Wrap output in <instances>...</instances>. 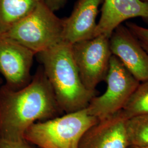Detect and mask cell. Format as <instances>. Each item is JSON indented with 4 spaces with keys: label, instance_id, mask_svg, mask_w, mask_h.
Here are the masks:
<instances>
[{
    "label": "cell",
    "instance_id": "6da1fadb",
    "mask_svg": "<svg viewBox=\"0 0 148 148\" xmlns=\"http://www.w3.org/2000/svg\"><path fill=\"white\" fill-rule=\"evenodd\" d=\"M62 113L41 66L24 87H0V138L23 139L34 123Z\"/></svg>",
    "mask_w": 148,
    "mask_h": 148
},
{
    "label": "cell",
    "instance_id": "7a4b0ae2",
    "mask_svg": "<svg viewBox=\"0 0 148 148\" xmlns=\"http://www.w3.org/2000/svg\"><path fill=\"white\" fill-rule=\"evenodd\" d=\"M65 114L85 109L96 96V90L85 87L74 61L71 45L62 42L36 54Z\"/></svg>",
    "mask_w": 148,
    "mask_h": 148
},
{
    "label": "cell",
    "instance_id": "3957f363",
    "mask_svg": "<svg viewBox=\"0 0 148 148\" xmlns=\"http://www.w3.org/2000/svg\"><path fill=\"white\" fill-rule=\"evenodd\" d=\"M98 121L85 108L34 123L24 139L39 148H79L86 132Z\"/></svg>",
    "mask_w": 148,
    "mask_h": 148
},
{
    "label": "cell",
    "instance_id": "277c9868",
    "mask_svg": "<svg viewBox=\"0 0 148 148\" xmlns=\"http://www.w3.org/2000/svg\"><path fill=\"white\" fill-rule=\"evenodd\" d=\"M64 19L44 2L5 33L35 54L64 42Z\"/></svg>",
    "mask_w": 148,
    "mask_h": 148
},
{
    "label": "cell",
    "instance_id": "5b68a950",
    "mask_svg": "<svg viewBox=\"0 0 148 148\" xmlns=\"http://www.w3.org/2000/svg\"><path fill=\"white\" fill-rule=\"evenodd\" d=\"M105 81L107 85L105 92L93 98L86 108L89 114L98 121L122 110L140 84L114 55Z\"/></svg>",
    "mask_w": 148,
    "mask_h": 148
},
{
    "label": "cell",
    "instance_id": "8992f818",
    "mask_svg": "<svg viewBox=\"0 0 148 148\" xmlns=\"http://www.w3.org/2000/svg\"><path fill=\"white\" fill-rule=\"evenodd\" d=\"M74 61L85 87L90 90L105 80L112 56L110 37L99 35L71 45Z\"/></svg>",
    "mask_w": 148,
    "mask_h": 148
},
{
    "label": "cell",
    "instance_id": "52a82bcc",
    "mask_svg": "<svg viewBox=\"0 0 148 148\" xmlns=\"http://www.w3.org/2000/svg\"><path fill=\"white\" fill-rule=\"evenodd\" d=\"M36 54L21 44L0 33V74L5 85L19 90L29 84L32 77L31 68Z\"/></svg>",
    "mask_w": 148,
    "mask_h": 148
},
{
    "label": "cell",
    "instance_id": "ba28073f",
    "mask_svg": "<svg viewBox=\"0 0 148 148\" xmlns=\"http://www.w3.org/2000/svg\"><path fill=\"white\" fill-rule=\"evenodd\" d=\"M112 55L141 83L148 81V53L125 24L117 27L110 37Z\"/></svg>",
    "mask_w": 148,
    "mask_h": 148
},
{
    "label": "cell",
    "instance_id": "9c48e42d",
    "mask_svg": "<svg viewBox=\"0 0 148 148\" xmlns=\"http://www.w3.org/2000/svg\"><path fill=\"white\" fill-rule=\"evenodd\" d=\"M122 111L99 121L82 138L79 148H128L126 121Z\"/></svg>",
    "mask_w": 148,
    "mask_h": 148
},
{
    "label": "cell",
    "instance_id": "30bf717a",
    "mask_svg": "<svg viewBox=\"0 0 148 148\" xmlns=\"http://www.w3.org/2000/svg\"><path fill=\"white\" fill-rule=\"evenodd\" d=\"M141 18L148 21V3L142 0H104L95 37H110L117 27L127 20Z\"/></svg>",
    "mask_w": 148,
    "mask_h": 148
},
{
    "label": "cell",
    "instance_id": "8fae6325",
    "mask_svg": "<svg viewBox=\"0 0 148 148\" xmlns=\"http://www.w3.org/2000/svg\"><path fill=\"white\" fill-rule=\"evenodd\" d=\"M104 0H77L68 18L64 19V42L75 43L95 37L99 8Z\"/></svg>",
    "mask_w": 148,
    "mask_h": 148
},
{
    "label": "cell",
    "instance_id": "7c38bea8",
    "mask_svg": "<svg viewBox=\"0 0 148 148\" xmlns=\"http://www.w3.org/2000/svg\"><path fill=\"white\" fill-rule=\"evenodd\" d=\"M44 0H0V33H5Z\"/></svg>",
    "mask_w": 148,
    "mask_h": 148
},
{
    "label": "cell",
    "instance_id": "4fadbf2b",
    "mask_svg": "<svg viewBox=\"0 0 148 148\" xmlns=\"http://www.w3.org/2000/svg\"><path fill=\"white\" fill-rule=\"evenodd\" d=\"M126 129L129 146L148 147V115L128 119Z\"/></svg>",
    "mask_w": 148,
    "mask_h": 148
},
{
    "label": "cell",
    "instance_id": "5bb4252c",
    "mask_svg": "<svg viewBox=\"0 0 148 148\" xmlns=\"http://www.w3.org/2000/svg\"><path fill=\"white\" fill-rule=\"evenodd\" d=\"M122 111L126 119L148 115V81L139 84Z\"/></svg>",
    "mask_w": 148,
    "mask_h": 148
},
{
    "label": "cell",
    "instance_id": "9a60e30c",
    "mask_svg": "<svg viewBox=\"0 0 148 148\" xmlns=\"http://www.w3.org/2000/svg\"><path fill=\"white\" fill-rule=\"evenodd\" d=\"M125 25L148 53V28L131 21H126Z\"/></svg>",
    "mask_w": 148,
    "mask_h": 148
},
{
    "label": "cell",
    "instance_id": "2e32d148",
    "mask_svg": "<svg viewBox=\"0 0 148 148\" xmlns=\"http://www.w3.org/2000/svg\"><path fill=\"white\" fill-rule=\"evenodd\" d=\"M0 148H36L25 139L8 140L0 138Z\"/></svg>",
    "mask_w": 148,
    "mask_h": 148
},
{
    "label": "cell",
    "instance_id": "e0dca14e",
    "mask_svg": "<svg viewBox=\"0 0 148 148\" xmlns=\"http://www.w3.org/2000/svg\"><path fill=\"white\" fill-rule=\"evenodd\" d=\"M66 0H44L45 3L53 12L58 11L65 5Z\"/></svg>",
    "mask_w": 148,
    "mask_h": 148
},
{
    "label": "cell",
    "instance_id": "ac0fdd59",
    "mask_svg": "<svg viewBox=\"0 0 148 148\" xmlns=\"http://www.w3.org/2000/svg\"><path fill=\"white\" fill-rule=\"evenodd\" d=\"M128 148H148V147H133V146H129Z\"/></svg>",
    "mask_w": 148,
    "mask_h": 148
},
{
    "label": "cell",
    "instance_id": "d6986e66",
    "mask_svg": "<svg viewBox=\"0 0 148 148\" xmlns=\"http://www.w3.org/2000/svg\"><path fill=\"white\" fill-rule=\"evenodd\" d=\"M143 1H144V2H148V0H142Z\"/></svg>",
    "mask_w": 148,
    "mask_h": 148
},
{
    "label": "cell",
    "instance_id": "ffe728a7",
    "mask_svg": "<svg viewBox=\"0 0 148 148\" xmlns=\"http://www.w3.org/2000/svg\"><path fill=\"white\" fill-rule=\"evenodd\" d=\"M0 83H1V79H0Z\"/></svg>",
    "mask_w": 148,
    "mask_h": 148
}]
</instances>
